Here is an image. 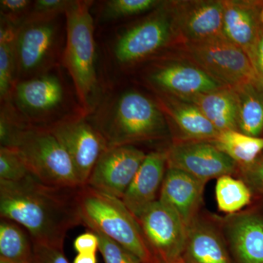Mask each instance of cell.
Masks as SVG:
<instances>
[{
    "label": "cell",
    "instance_id": "1",
    "mask_svg": "<svg viewBox=\"0 0 263 263\" xmlns=\"http://www.w3.org/2000/svg\"><path fill=\"white\" fill-rule=\"evenodd\" d=\"M79 188L48 186L31 174L15 182L0 181V216L24 228L33 243L63 249L69 230L83 224Z\"/></svg>",
    "mask_w": 263,
    "mask_h": 263
},
{
    "label": "cell",
    "instance_id": "2",
    "mask_svg": "<svg viewBox=\"0 0 263 263\" xmlns=\"http://www.w3.org/2000/svg\"><path fill=\"white\" fill-rule=\"evenodd\" d=\"M0 142L1 146L16 150L31 175L45 184L67 189L82 186L70 156L47 128L29 125L14 114H3Z\"/></svg>",
    "mask_w": 263,
    "mask_h": 263
},
{
    "label": "cell",
    "instance_id": "3",
    "mask_svg": "<svg viewBox=\"0 0 263 263\" xmlns=\"http://www.w3.org/2000/svg\"><path fill=\"white\" fill-rule=\"evenodd\" d=\"M108 148L163 139L168 127L158 104L137 91H124L95 118Z\"/></svg>",
    "mask_w": 263,
    "mask_h": 263
},
{
    "label": "cell",
    "instance_id": "4",
    "mask_svg": "<svg viewBox=\"0 0 263 263\" xmlns=\"http://www.w3.org/2000/svg\"><path fill=\"white\" fill-rule=\"evenodd\" d=\"M77 197L83 226L117 242L142 263H160L151 250L138 219L122 199L88 185L79 189Z\"/></svg>",
    "mask_w": 263,
    "mask_h": 263
},
{
    "label": "cell",
    "instance_id": "5",
    "mask_svg": "<svg viewBox=\"0 0 263 263\" xmlns=\"http://www.w3.org/2000/svg\"><path fill=\"white\" fill-rule=\"evenodd\" d=\"M91 5L90 1H70L65 13L67 37L62 62L73 81L84 113L91 110L98 89Z\"/></svg>",
    "mask_w": 263,
    "mask_h": 263
},
{
    "label": "cell",
    "instance_id": "6",
    "mask_svg": "<svg viewBox=\"0 0 263 263\" xmlns=\"http://www.w3.org/2000/svg\"><path fill=\"white\" fill-rule=\"evenodd\" d=\"M176 38L171 3H162L149 16L118 36L113 54L118 65L127 67L148 58Z\"/></svg>",
    "mask_w": 263,
    "mask_h": 263
},
{
    "label": "cell",
    "instance_id": "7",
    "mask_svg": "<svg viewBox=\"0 0 263 263\" xmlns=\"http://www.w3.org/2000/svg\"><path fill=\"white\" fill-rule=\"evenodd\" d=\"M60 35L58 17L26 20L19 26L15 41L17 81L49 71L58 53Z\"/></svg>",
    "mask_w": 263,
    "mask_h": 263
},
{
    "label": "cell",
    "instance_id": "8",
    "mask_svg": "<svg viewBox=\"0 0 263 263\" xmlns=\"http://www.w3.org/2000/svg\"><path fill=\"white\" fill-rule=\"evenodd\" d=\"M185 45L195 65L226 86L259 80L247 53L224 36Z\"/></svg>",
    "mask_w": 263,
    "mask_h": 263
},
{
    "label": "cell",
    "instance_id": "9",
    "mask_svg": "<svg viewBox=\"0 0 263 263\" xmlns=\"http://www.w3.org/2000/svg\"><path fill=\"white\" fill-rule=\"evenodd\" d=\"M70 156L81 186H84L106 143L97 128L84 116H66L46 127Z\"/></svg>",
    "mask_w": 263,
    "mask_h": 263
},
{
    "label": "cell",
    "instance_id": "10",
    "mask_svg": "<svg viewBox=\"0 0 263 263\" xmlns=\"http://www.w3.org/2000/svg\"><path fill=\"white\" fill-rule=\"evenodd\" d=\"M65 100V86L61 79L46 72L17 81L8 101L13 102L10 105L15 113L22 114L17 116L22 122L39 127V123L61 108Z\"/></svg>",
    "mask_w": 263,
    "mask_h": 263
},
{
    "label": "cell",
    "instance_id": "11",
    "mask_svg": "<svg viewBox=\"0 0 263 263\" xmlns=\"http://www.w3.org/2000/svg\"><path fill=\"white\" fill-rule=\"evenodd\" d=\"M218 219L233 263H263V197Z\"/></svg>",
    "mask_w": 263,
    "mask_h": 263
},
{
    "label": "cell",
    "instance_id": "12",
    "mask_svg": "<svg viewBox=\"0 0 263 263\" xmlns=\"http://www.w3.org/2000/svg\"><path fill=\"white\" fill-rule=\"evenodd\" d=\"M137 219L160 263L182 261L187 227L171 207L157 200Z\"/></svg>",
    "mask_w": 263,
    "mask_h": 263
},
{
    "label": "cell",
    "instance_id": "13",
    "mask_svg": "<svg viewBox=\"0 0 263 263\" xmlns=\"http://www.w3.org/2000/svg\"><path fill=\"white\" fill-rule=\"evenodd\" d=\"M166 151L167 167L182 171L206 183L236 176L238 164L211 141H173Z\"/></svg>",
    "mask_w": 263,
    "mask_h": 263
},
{
    "label": "cell",
    "instance_id": "14",
    "mask_svg": "<svg viewBox=\"0 0 263 263\" xmlns=\"http://www.w3.org/2000/svg\"><path fill=\"white\" fill-rule=\"evenodd\" d=\"M146 157L143 151L134 146L107 148L86 185L122 199Z\"/></svg>",
    "mask_w": 263,
    "mask_h": 263
},
{
    "label": "cell",
    "instance_id": "15",
    "mask_svg": "<svg viewBox=\"0 0 263 263\" xmlns=\"http://www.w3.org/2000/svg\"><path fill=\"white\" fill-rule=\"evenodd\" d=\"M171 5L176 38L184 44L223 36V0L173 2Z\"/></svg>",
    "mask_w": 263,
    "mask_h": 263
},
{
    "label": "cell",
    "instance_id": "16",
    "mask_svg": "<svg viewBox=\"0 0 263 263\" xmlns=\"http://www.w3.org/2000/svg\"><path fill=\"white\" fill-rule=\"evenodd\" d=\"M184 263H233L218 215L202 212L186 229Z\"/></svg>",
    "mask_w": 263,
    "mask_h": 263
},
{
    "label": "cell",
    "instance_id": "17",
    "mask_svg": "<svg viewBox=\"0 0 263 263\" xmlns=\"http://www.w3.org/2000/svg\"><path fill=\"white\" fill-rule=\"evenodd\" d=\"M148 81L161 92L178 98L203 94L228 86L195 63L179 62L157 66L148 74Z\"/></svg>",
    "mask_w": 263,
    "mask_h": 263
},
{
    "label": "cell",
    "instance_id": "18",
    "mask_svg": "<svg viewBox=\"0 0 263 263\" xmlns=\"http://www.w3.org/2000/svg\"><path fill=\"white\" fill-rule=\"evenodd\" d=\"M167 169L165 150L156 151L146 155L122 198L124 205L137 219L159 200Z\"/></svg>",
    "mask_w": 263,
    "mask_h": 263
},
{
    "label": "cell",
    "instance_id": "19",
    "mask_svg": "<svg viewBox=\"0 0 263 263\" xmlns=\"http://www.w3.org/2000/svg\"><path fill=\"white\" fill-rule=\"evenodd\" d=\"M205 184L182 171L167 167L159 200L171 207L187 227L202 212Z\"/></svg>",
    "mask_w": 263,
    "mask_h": 263
},
{
    "label": "cell",
    "instance_id": "20",
    "mask_svg": "<svg viewBox=\"0 0 263 263\" xmlns=\"http://www.w3.org/2000/svg\"><path fill=\"white\" fill-rule=\"evenodd\" d=\"M222 34L248 55L258 41L263 27V3L251 0H223Z\"/></svg>",
    "mask_w": 263,
    "mask_h": 263
},
{
    "label": "cell",
    "instance_id": "21",
    "mask_svg": "<svg viewBox=\"0 0 263 263\" xmlns=\"http://www.w3.org/2000/svg\"><path fill=\"white\" fill-rule=\"evenodd\" d=\"M160 108L167 114L177 129L174 141L212 142L219 132L193 104L161 92L157 97Z\"/></svg>",
    "mask_w": 263,
    "mask_h": 263
},
{
    "label": "cell",
    "instance_id": "22",
    "mask_svg": "<svg viewBox=\"0 0 263 263\" xmlns=\"http://www.w3.org/2000/svg\"><path fill=\"white\" fill-rule=\"evenodd\" d=\"M179 98L195 105L218 131L238 130V100L233 87Z\"/></svg>",
    "mask_w": 263,
    "mask_h": 263
},
{
    "label": "cell",
    "instance_id": "23",
    "mask_svg": "<svg viewBox=\"0 0 263 263\" xmlns=\"http://www.w3.org/2000/svg\"><path fill=\"white\" fill-rule=\"evenodd\" d=\"M238 100V131L263 137V84L259 80L233 88Z\"/></svg>",
    "mask_w": 263,
    "mask_h": 263
},
{
    "label": "cell",
    "instance_id": "24",
    "mask_svg": "<svg viewBox=\"0 0 263 263\" xmlns=\"http://www.w3.org/2000/svg\"><path fill=\"white\" fill-rule=\"evenodd\" d=\"M212 143L238 166L252 163L263 153V137L238 130L219 132Z\"/></svg>",
    "mask_w": 263,
    "mask_h": 263
},
{
    "label": "cell",
    "instance_id": "25",
    "mask_svg": "<svg viewBox=\"0 0 263 263\" xmlns=\"http://www.w3.org/2000/svg\"><path fill=\"white\" fill-rule=\"evenodd\" d=\"M33 241L30 235L14 221H0V258L14 263H31Z\"/></svg>",
    "mask_w": 263,
    "mask_h": 263
},
{
    "label": "cell",
    "instance_id": "26",
    "mask_svg": "<svg viewBox=\"0 0 263 263\" xmlns=\"http://www.w3.org/2000/svg\"><path fill=\"white\" fill-rule=\"evenodd\" d=\"M17 27L1 18L0 27V97L9 100L17 81L15 41Z\"/></svg>",
    "mask_w": 263,
    "mask_h": 263
},
{
    "label": "cell",
    "instance_id": "27",
    "mask_svg": "<svg viewBox=\"0 0 263 263\" xmlns=\"http://www.w3.org/2000/svg\"><path fill=\"white\" fill-rule=\"evenodd\" d=\"M215 195L218 209L226 215L235 214L252 203V190L240 179L226 175L216 180Z\"/></svg>",
    "mask_w": 263,
    "mask_h": 263
},
{
    "label": "cell",
    "instance_id": "28",
    "mask_svg": "<svg viewBox=\"0 0 263 263\" xmlns=\"http://www.w3.org/2000/svg\"><path fill=\"white\" fill-rule=\"evenodd\" d=\"M162 3L158 0H109L105 2L103 15L108 19L127 18L157 9Z\"/></svg>",
    "mask_w": 263,
    "mask_h": 263
},
{
    "label": "cell",
    "instance_id": "29",
    "mask_svg": "<svg viewBox=\"0 0 263 263\" xmlns=\"http://www.w3.org/2000/svg\"><path fill=\"white\" fill-rule=\"evenodd\" d=\"M30 174L16 150L0 147V181L15 182Z\"/></svg>",
    "mask_w": 263,
    "mask_h": 263
},
{
    "label": "cell",
    "instance_id": "30",
    "mask_svg": "<svg viewBox=\"0 0 263 263\" xmlns=\"http://www.w3.org/2000/svg\"><path fill=\"white\" fill-rule=\"evenodd\" d=\"M89 230V229H88ZM94 232L99 240V251L103 256L105 263H142L138 257L127 249L105 236L98 230Z\"/></svg>",
    "mask_w": 263,
    "mask_h": 263
},
{
    "label": "cell",
    "instance_id": "31",
    "mask_svg": "<svg viewBox=\"0 0 263 263\" xmlns=\"http://www.w3.org/2000/svg\"><path fill=\"white\" fill-rule=\"evenodd\" d=\"M238 167L235 177L248 185L254 196L263 197V153L252 163Z\"/></svg>",
    "mask_w": 263,
    "mask_h": 263
},
{
    "label": "cell",
    "instance_id": "32",
    "mask_svg": "<svg viewBox=\"0 0 263 263\" xmlns=\"http://www.w3.org/2000/svg\"><path fill=\"white\" fill-rule=\"evenodd\" d=\"M32 4L29 0H1V18L18 28L29 15Z\"/></svg>",
    "mask_w": 263,
    "mask_h": 263
},
{
    "label": "cell",
    "instance_id": "33",
    "mask_svg": "<svg viewBox=\"0 0 263 263\" xmlns=\"http://www.w3.org/2000/svg\"><path fill=\"white\" fill-rule=\"evenodd\" d=\"M70 3L68 0H37L33 2L30 12L24 21L56 18L60 15H65Z\"/></svg>",
    "mask_w": 263,
    "mask_h": 263
},
{
    "label": "cell",
    "instance_id": "34",
    "mask_svg": "<svg viewBox=\"0 0 263 263\" xmlns=\"http://www.w3.org/2000/svg\"><path fill=\"white\" fill-rule=\"evenodd\" d=\"M31 263H69L63 249L33 243V257Z\"/></svg>",
    "mask_w": 263,
    "mask_h": 263
},
{
    "label": "cell",
    "instance_id": "35",
    "mask_svg": "<svg viewBox=\"0 0 263 263\" xmlns=\"http://www.w3.org/2000/svg\"><path fill=\"white\" fill-rule=\"evenodd\" d=\"M73 248L78 254L97 253L99 251V240L94 232L88 230L76 238L73 242Z\"/></svg>",
    "mask_w": 263,
    "mask_h": 263
},
{
    "label": "cell",
    "instance_id": "36",
    "mask_svg": "<svg viewBox=\"0 0 263 263\" xmlns=\"http://www.w3.org/2000/svg\"><path fill=\"white\" fill-rule=\"evenodd\" d=\"M248 57L257 79L263 84V31Z\"/></svg>",
    "mask_w": 263,
    "mask_h": 263
},
{
    "label": "cell",
    "instance_id": "37",
    "mask_svg": "<svg viewBox=\"0 0 263 263\" xmlns=\"http://www.w3.org/2000/svg\"><path fill=\"white\" fill-rule=\"evenodd\" d=\"M73 263H98V259L95 253L78 254Z\"/></svg>",
    "mask_w": 263,
    "mask_h": 263
},
{
    "label": "cell",
    "instance_id": "38",
    "mask_svg": "<svg viewBox=\"0 0 263 263\" xmlns=\"http://www.w3.org/2000/svg\"><path fill=\"white\" fill-rule=\"evenodd\" d=\"M0 263H14L10 262V261L6 260V259L0 258Z\"/></svg>",
    "mask_w": 263,
    "mask_h": 263
},
{
    "label": "cell",
    "instance_id": "39",
    "mask_svg": "<svg viewBox=\"0 0 263 263\" xmlns=\"http://www.w3.org/2000/svg\"><path fill=\"white\" fill-rule=\"evenodd\" d=\"M260 19H261V23H262V26L263 27V5H262V10H261Z\"/></svg>",
    "mask_w": 263,
    "mask_h": 263
},
{
    "label": "cell",
    "instance_id": "40",
    "mask_svg": "<svg viewBox=\"0 0 263 263\" xmlns=\"http://www.w3.org/2000/svg\"><path fill=\"white\" fill-rule=\"evenodd\" d=\"M179 263H184L183 262V261H181V262H179Z\"/></svg>",
    "mask_w": 263,
    "mask_h": 263
}]
</instances>
